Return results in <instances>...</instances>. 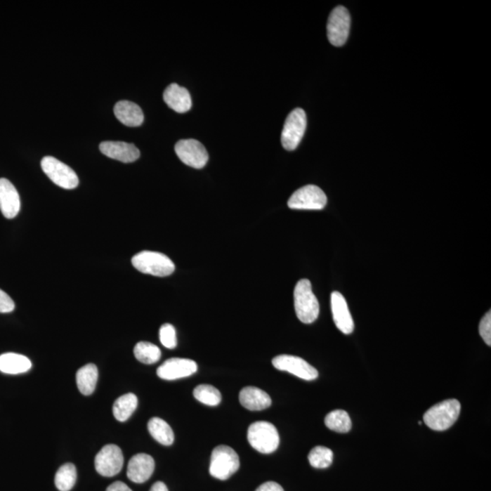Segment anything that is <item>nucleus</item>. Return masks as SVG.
<instances>
[{
  "label": "nucleus",
  "mask_w": 491,
  "mask_h": 491,
  "mask_svg": "<svg viewBox=\"0 0 491 491\" xmlns=\"http://www.w3.org/2000/svg\"><path fill=\"white\" fill-rule=\"evenodd\" d=\"M138 407V398L135 394L128 393L117 398L113 405V414L117 421L124 422L131 418Z\"/></svg>",
  "instance_id": "nucleus-24"
},
{
  "label": "nucleus",
  "mask_w": 491,
  "mask_h": 491,
  "mask_svg": "<svg viewBox=\"0 0 491 491\" xmlns=\"http://www.w3.org/2000/svg\"><path fill=\"white\" fill-rule=\"evenodd\" d=\"M100 150L105 156L123 163L134 162L140 156V150L135 145L123 141L102 142Z\"/></svg>",
  "instance_id": "nucleus-15"
},
{
  "label": "nucleus",
  "mask_w": 491,
  "mask_h": 491,
  "mask_svg": "<svg viewBox=\"0 0 491 491\" xmlns=\"http://www.w3.org/2000/svg\"><path fill=\"white\" fill-rule=\"evenodd\" d=\"M15 303L13 299L7 293L0 289V313H9L14 310Z\"/></svg>",
  "instance_id": "nucleus-32"
},
{
  "label": "nucleus",
  "mask_w": 491,
  "mask_h": 491,
  "mask_svg": "<svg viewBox=\"0 0 491 491\" xmlns=\"http://www.w3.org/2000/svg\"><path fill=\"white\" fill-rule=\"evenodd\" d=\"M98 379V370L94 364H88L78 370L76 375L77 385L85 396L93 393Z\"/></svg>",
  "instance_id": "nucleus-22"
},
{
  "label": "nucleus",
  "mask_w": 491,
  "mask_h": 491,
  "mask_svg": "<svg viewBox=\"0 0 491 491\" xmlns=\"http://www.w3.org/2000/svg\"><path fill=\"white\" fill-rule=\"evenodd\" d=\"M77 469L72 463H66L61 466L55 476V485L60 491H70L75 486L77 481Z\"/></svg>",
  "instance_id": "nucleus-25"
},
{
  "label": "nucleus",
  "mask_w": 491,
  "mask_h": 491,
  "mask_svg": "<svg viewBox=\"0 0 491 491\" xmlns=\"http://www.w3.org/2000/svg\"><path fill=\"white\" fill-rule=\"evenodd\" d=\"M178 159L194 169H202L209 160L206 148L196 140H182L175 146Z\"/></svg>",
  "instance_id": "nucleus-12"
},
{
  "label": "nucleus",
  "mask_w": 491,
  "mask_h": 491,
  "mask_svg": "<svg viewBox=\"0 0 491 491\" xmlns=\"http://www.w3.org/2000/svg\"><path fill=\"white\" fill-rule=\"evenodd\" d=\"M327 202L326 194L315 185H307L295 191L289 197L288 206L301 211H320Z\"/></svg>",
  "instance_id": "nucleus-6"
},
{
  "label": "nucleus",
  "mask_w": 491,
  "mask_h": 491,
  "mask_svg": "<svg viewBox=\"0 0 491 491\" xmlns=\"http://www.w3.org/2000/svg\"><path fill=\"white\" fill-rule=\"evenodd\" d=\"M294 306L296 317L302 323H313L319 317L320 303L312 290L310 280H301L296 283Z\"/></svg>",
  "instance_id": "nucleus-1"
},
{
  "label": "nucleus",
  "mask_w": 491,
  "mask_h": 491,
  "mask_svg": "<svg viewBox=\"0 0 491 491\" xmlns=\"http://www.w3.org/2000/svg\"><path fill=\"white\" fill-rule=\"evenodd\" d=\"M333 452L326 447L317 446L311 450L308 454V461L313 468H329L333 462Z\"/></svg>",
  "instance_id": "nucleus-29"
},
{
  "label": "nucleus",
  "mask_w": 491,
  "mask_h": 491,
  "mask_svg": "<svg viewBox=\"0 0 491 491\" xmlns=\"http://www.w3.org/2000/svg\"><path fill=\"white\" fill-rule=\"evenodd\" d=\"M256 491H284V490L280 484L274 483V481H268V483L259 486Z\"/></svg>",
  "instance_id": "nucleus-33"
},
{
  "label": "nucleus",
  "mask_w": 491,
  "mask_h": 491,
  "mask_svg": "<svg viewBox=\"0 0 491 491\" xmlns=\"http://www.w3.org/2000/svg\"><path fill=\"white\" fill-rule=\"evenodd\" d=\"M133 267L148 275L168 277L175 271V264L168 256L160 252L141 251L131 259Z\"/></svg>",
  "instance_id": "nucleus-3"
},
{
  "label": "nucleus",
  "mask_w": 491,
  "mask_h": 491,
  "mask_svg": "<svg viewBox=\"0 0 491 491\" xmlns=\"http://www.w3.org/2000/svg\"><path fill=\"white\" fill-rule=\"evenodd\" d=\"M197 370V365L195 361L173 358L166 360L162 366L159 367L157 374L165 381H175V379L187 378L195 374Z\"/></svg>",
  "instance_id": "nucleus-13"
},
{
  "label": "nucleus",
  "mask_w": 491,
  "mask_h": 491,
  "mask_svg": "<svg viewBox=\"0 0 491 491\" xmlns=\"http://www.w3.org/2000/svg\"><path fill=\"white\" fill-rule=\"evenodd\" d=\"M163 98L165 103L178 113L188 112L192 106L190 92L176 83H173L165 89Z\"/></svg>",
  "instance_id": "nucleus-18"
},
{
  "label": "nucleus",
  "mask_w": 491,
  "mask_h": 491,
  "mask_svg": "<svg viewBox=\"0 0 491 491\" xmlns=\"http://www.w3.org/2000/svg\"><path fill=\"white\" fill-rule=\"evenodd\" d=\"M351 30V15L348 9L339 6L333 9L327 25V39L335 47H342L347 42Z\"/></svg>",
  "instance_id": "nucleus-9"
},
{
  "label": "nucleus",
  "mask_w": 491,
  "mask_h": 491,
  "mask_svg": "<svg viewBox=\"0 0 491 491\" xmlns=\"http://www.w3.org/2000/svg\"><path fill=\"white\" fill-rule=\"evenodd\" d=\"M148 431L154 440L164 446H171L174 443V432L171 426L159 418H152L148 423Z\"/></svg>",
  "instance_id": "nucleus-23"
},
{
  "label": "nucleus",
  "mask_w": 491,
  "mask_h": 491,
  "mask_svg": "<svg viewBox=\"0 0 491 491\" xmlns=\"http://www.w3.org/2000/svg\"><path fill=\"white\" fill-rule=\"evenodd\" d=\"M155 469V461L148 454L140 453L129 460L126 476L132 483H144L150 480Z\"/></svg>",
  "instance_id": "nucleus-14"
},
{
  "label": "nucleus",
  "mask_w": 491,
  "mask_h": 491,
  "mask_svg": "<svg viewBox=\"0 0 491 491\" xmlns=\"http://www.w3.org/2000/svg\"><path fill=\"white\" fill-rule=\"evenodd\" d=\"M136 359L144 364H154L162 358V351L157 346L150 342H138L134 348Z\"/></svg>",
  "instance_id": "nucleus-27"
},
{
  "label": "nucleus",
  "mask_w": 491,
  "mask_h": 491,
  "mask_svg": "<svg viewBox=\"0 0 491 491\" xmlns=\"http://www.w3.org/2000/svg\"><path fill=\"white\" fill-rule=\"evenodd\" d=\"M159 339L164 347L175 348L178 345L177 333L171 324H164L159 329Z\"/></svg>",
  "instance_id": "nucleus-30"
},
{
  "label": "nucleus",
  "mask_w": 491,
  "mask_h": 491,
  "mask_svg": "<svg viewBox=\"0 0 491 491\" xmlns=\"http://www.w3.org/2000/svg\"><path fill=\"white\" fill-rule=\"evenodd\" d=\"M240 404L251 412H259L271 405L270 395L256 387L244 388L240 393Z\"/></svg>",
  "instance_id": "nucleus-19"
},
{
  "label": "nucleus",
  "mask_w": 491,
  "mask_h": 491,
  "mask_svg": "<svg viewBox=\"0 0 491 491\" xmlns=\"http://www.w3.org/2000/svg\"><path fill=\"white\" fill-rule=\"evenodd\" d=\"M240 457L230 447L218 446L213 450L209 473L213 478L226 480L239 471Z\"/></svg>",
  "instance_id": "nucleus-5"
},
{
  "label": "nucleus",
  "mask_w": 491,
  "mask_h": 491,
  "mask_svg": "<svg viewBox=\"0 0 491 491\" xmlns=\"http://www.w3.org/2000/svg\"><path fill=\"white\" fill-rule=\"evenodd\" d=\"M480 334L485 343L491 346V312L485 314L480 323Z\"/></svg>",
  "instance_id": "nucleus-31"
},
{
  "label": "nucleus",
  "mask_w": 491,
  "mask_h": 491,
  "mask_svg": "<svg viewBox=\"0 0 491 491\" xmlns=\"http://www.w3.org/2000/svg\"><path fill=\"white\" fill-rule=\"evenodd\" d=\"M114 113L122 124L128 126H138L144 122L143 111L140 106L131 101L117 102L114 107Z\"/></svg>",
  "instance_id": "nucleus-20"
},
{
  "label": "nucleus",
  "mask_w": 491,
  "mask_h": 491,
  "mask_svg": "<svg viewBox=\"0 0 491 491\" xmlns=\"http://www.w3.org/2000/svg\"><path fill=\"white\" fill-rule=\"evenodd\" d=\"M106 491H132L125 483L122 481H116L113 484L110 485Z\"/></svg>",
  "instance_id": "nucleus-34"
},
{
  "label": "nucleus",
  "mask_w": 491,
  "mask_h": 491,
  "mask_svg": "<svg viewBox=\"0 0 491 491\" xmlns=\"http://www.w3.org/2000/svg\"><path fill=\"white\" fill-rule=\"evenodd\" d=\"M32 367V361L23 355L17 353L0 355V372L5 374H22L29 372Z\"/></svg>",
  "instance_id": "nucleus-21"
},
{
  "label": "nucleus",
  "mask_w": 491,
  "mask_h": 491,
  "mask_svg": "<svg viewBox=\"0 0 491 491\" xmlns=\"http://www.w3.org/2000/svg\"><path fill=\"white\" fill-rule=\"evenodd\" d=\"M325 425L330 431L348 433L351 429V419L345 410H336L326 416Z\"/></svg>",
  "instance_id": "nucleus-26"
},
{
  "label": "nucleus",
  "mask_w": 491,
  "mask_h": 491,
  "mask_svg": "<svg viewBox=\"0 0 491 491\" xmlns=\"http://www.w3.org/2000/svg\"><path fill=\"white\" fill-rule=\"evenodd\" d=\"M273 364L277 369L289 372L304 381H314L319 377L317 370L299 357L280 355L274 358Z\"/></svg>",
  "instance_id": "nucleus-11"
},
{
  "label": "nucleus",
  "mask_w": 491,
  "mask_h": 491,
  "mask_svg": "<svg viewBox=\"0 0 491 491\" xmlns=\"http://www.w3.org/2000/svg\"><path fill=\"white\" fill-rule=\"evenodd\" d=\"M0 211L8 219L16 217L20 211V195L7 178H0Z\"/></svg>",
  "instance_id": "nucleus-17"
},
{
  "label": "nucleus",
  "mask_w": 491,
  "mask_h": 491,
  "mask_svg": "<svg viewBox=\"0 0 491 491\" xmlns=\"http://www.w3.org/2000/svg\"><path fill=\"white\" fill-rule=\"evenodd\" d=\"M124 464L122 450L117 445L109 444L102 447L95 458V468L103 477H113L122 471Z\"/></svg>",
  "instance_id": "nucleus-10"
},
{
  "label": "nucleus",
  "mask_w": 491,
  "mask_h": 491,
  "mask_svg": "<svg viewBox=\"0 0 491 491\" xmlns=\"http://www.w3.org/2000/svg\"><path fill=\"white\" fill-rule=\"evenodd\" d=\"M330 301L335 325L344 334H351L354 330V321L343 295L338 292H332Z\"/></svg>",
  "instance_id": "nucleus-16"
},
{
  "label": "nucleus",
  "mask_w": 491,
  "mask_h": 491,
  "mask_svg": "<svg viewBox=\"0 0 491 491\" xmlns=\"http://www.w3.org/2000/svg\"><path fill=\"white\" fill-rule=\"evenodd\" d=\"M45 174L58 187L73 190L79 186V177L70 166L53 157H45L41 162Z\"/></svg>",
  "instance_id": "nucleus-8"
},
{
  "label": "nucleus",
  "mask_w": 491,
  "mask_h": 491,
  "mask_svg": "<svg viewBox=\"0 0 491 491\" xmlns=\"http://www.w3.org/2000/svg\"><path fill=\"white\" fill-rule=\"evenodd\" d=\"M248 440L250 446L258 452L270 454L279 447L280 435L271 423L257 421L249 426Z\"/></svg>",
  "instance_id": "nucleus-4"
},
{
  "label": "nucleus",
  "mask_w": 491,
  "mask_h": 491,
  "mask_svg": "<svg viewBox=\"0 0 491 491\" xmlns=\"http://www.w3.org/2000/svg\"><path fill=\"white\" fill-rule=\"evenodd\" d=\"M460 410L459 401L447 400L437 404L428 410L423 417V421L432 431H444L449 429L459 419Z\"/></svg>",
  "instance_id": "nucleus-2"
},
{
  "label": "nucleus",
  "mask_w": 491,
  "mask_h": 491,
  "mask_svg": "<svg viewBox=\"0 0 491 491\" xmlns=\"http://www.w3.org/2000/svg\"><path fill=\"white\" fill-rule=\"evenodd\" d=\"M307 128V116L302 109H296L289 114L281 133V144L287 150H294L303 138Z\"/></svg>",
  "instance_id": "nucleus-7"
},
{
  "label": "nucleus",
  "mask_w": 491,
  "mask_h": 491,
  "mask_svg": "<svg viewBox=\"0 0 491 491\" xmlns=\"http://www.w3.org/2000/svg\"><path fill=\"white\" fill-rule=\"evenodd\" d=\"M194 397L207 406H218L221 402V392L211 385L202 384L193 391Z\"/></svg>",
  "instance_id": "nucleus-28"
},
{
  "label": "nucleus",
  "mask_w": 491,
  "mask_h": 491,
  "mask_svg": "<svg viewBox=\"0 0 491 491\" xmlns=\"http://www.w3.org/2000/svg\"><path fill=\"white\" fill-rule=\"evenodd\" d=\"M150 491H169V490L165 483H162V481H157L151 487Z\"/></svg>",
  "instance_id": "nucleus-35"
}]
</instances>
